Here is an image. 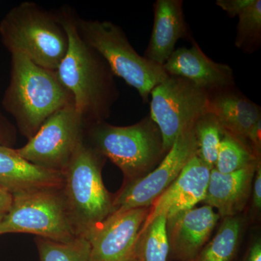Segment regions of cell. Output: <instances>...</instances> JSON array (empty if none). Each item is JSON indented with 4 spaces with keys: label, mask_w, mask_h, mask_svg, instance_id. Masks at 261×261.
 Returning a JSON list of instances; mask_svg holds the SVG:
<instances>
[{
    "label": "cell",
    "mask_w": 261,
    "mask_h": 261,
    "mask_svg": "<svg viewBox=\"0 0 261 261\" xmlns=\"http://www.w3.org/2000/svg\"><path fill=\"white\" fill-rule=\"evenodd\" d=\"M207 112L216 116L225 130L248 145L250 132L261 120L260 108L230 89L210 94Z\"/></svg>",
    "instance_id": "cell-18"
},
{
    "label": "cell",
    "mask_w": 261,
    "mask_h": 261,
    "mask_svg": "<svg viewBox=\"0 0 261 261\" xmlns=\"http://www.w3.org/2000/svg\"><path fill=\"white\" fill-rule=\"evenodd\" d=\"M197 154L210 169H214L220 143L225 130L212 113L207 112L200 116L195 123Z\"/></svg>",
    "instance_id": "cell-23"
},
{
    "label": "cell",
    "mask_w": 261,
    "mask_h": 261,
    "mask_svg": "<svg viewBox=\"0 0 261 261\" xmlns=\"http://www.w3.org/2000/svg\"><path fill=\"white\" fill-rule=\"evenodd\" d=\"M220 218L217 212L207 205L168 218V260H192L208 242Z\"/></svg>",
    "instance_id": "cell-12"
},
{
    "label": "cell",
    "mask_w": 261,
    "mask_h": 261,
    "mask_svg": "<svg viewBox=\"0 0 261 261\" xmlns=\"http://www.w3.org/2000/svg\"><path fill=\"white\" fill-rule=\"evenodd\" d=\"M211 171L198 156L192 158L176 179L154 201L141 228L147 227L161 215H166L168 219L203 202Z\"/></svg>",
    "instance_id": "cell-13"
},
{
    "label": "cell",
    "mask_w": 261,
    "mask_h": 261,
    "mask_svg": "<svg viewBox=\"0 0 261 261\" xmlns=\"http://www.w3.org/2000/svg\"><path fill=\"white\" fill-rule=\"evenodd\" d=\"M62 171L29 162L13 149L0 145V186L12 195L42 190H62Z\"/></svg>",
    "instance_id": "cell-15"
},
{
    "label": "cell",
    "mask_w": 261,
    "mask_h": 261,
    "mask_svg": "<svg viewBox=\"0 0 261 261\" xmlns=\"http://www.w3.org/2000/svg\"><path fill=\"white\" fill-rule=\"evenodd\" d=\"M195 122L179 132L171 149L153 171L140 179L122 185L113 195V213L150 207L167 190L187 163L197 154Z\"/></svg>",
    "instance_id": "cell-10"
},
{
    "label": "cell",
    "mask_w": 261,
    "mask_h": 261,
    "mask_svg": "<svg viewBox=\"0 0 261 261\" xmlns=\"http://www.w3.org/2000/svg\"><path fill=\"white\" fill-rule=\"evenodd\" d=\"M257 163L228 174L220 173L215 168L211 170L205 205L217 211L223 219L238 216L250 200Z\"/></svg>",
    "instance_id": "cell-16"
},
{
    "label": "cell",
    "mask_w": 261,
    "mask_h": 261,
    "mask_svg": "<svg viewBox=\"0 0 261 261\" xmlns=\"http://www.w3.org/2000/svg\"><path fill=\"white\" fill-rule=\"evenodd\" d=\"M163 68L168 75L186 79L210 94L230 89L233 84L231 67L212 61L195 42L190 48L175 49Z\"/></svg>",
    "instance_id": "cell-14"
},
{
    "label": "cell",
    "mask_w": 261,
    "mask_h": 261,
    "mask_svg": "<svg viewBox=\"0 0 261 261\" xmlns=\"http://www.w3.org/2000/svg\"><path fill=\"white\" fill-rule=\"evenodd\" d=\"M149 209L115 211L87 233L90 261H128Z\"/></svg>",
    "instance_id": "cell-11"
},
{
    "label": "cell",
    "mask_w": 261,
    "mask_h": 261,
    "mask_svg": "<svg viewBox=\"0 0 261 261\" xmlns=\"http://www.w3.org/2000/svg\"><path fill=\"white\" fill-rule=\"evenodd\" d=\"M11 57V76L3 105L29 140L51 115L74 101L57 70L39 66L23 55Z\"/></svg>",
    "instance_id": "cell-2"
},
{
    "label": "cell",
    "mask_w": 261,
    "mask_h": 261,
    "mask_svg": "<svg viewBox=\"0 0 261 261\" xmlns=\"http://www.w3.org/2000/svg\"><path fill=\"white\" fill-rule=\"evenodd\" d=\"M242 228L243 224L238 216L224 218L212 240L190 261H233Z\"/></svg>",
    "instance_id": "cell-21"
},
{
    "label": "cell",
    "mask_w": 261,
    "mask_h": 261,
    "mask_svg": "<svg viewBox=\"0 0 261 261\" xmlns=\"http://www.w3.org/2000/svg\"><path fill=\"white\" fill-rule=\"evenodd\" d=\"M0 34L11 55H23L47 69L57 70L68 50V35L56 12L32 2L10 10L0 23Z\"/></svg>",
    "instance_id": "cell-4"
},
{
    "label": "cell",
    "mask_w": 261,
    "mask_h": 261,
    "mask_svg": "<svg viewBox=\"0 0 261 261\" xmlns=\"http://www.w3.org/2000/svg\"><path fill=\"white\" fill-rule=\"evenodd\" d=\"M210 93L192 82L169 75L151 91V119L162 136L167 153L183 128L207 112Z\"/></svg>",
    "instance_id": "cell-8"
},
{
    "label": "cell",
    "mask_w": 261,
    "mask_h": 261,
    "mask_svg": "<svg viewBox=\"0 0 261 261\" xmlns=\"http://www.w3.org/2000/svg\"><path fill=\"white\" fill-rule=\"evenodd\" d=\"M166 222V215H161L147 227L141 228L128 261H168Z\"/></svg>",
    "instance_id": "cell-20"
},
{
    "label": "cell",
    "mask_w": 261,
    "mask_h": 261,
    "mask_svg": "<svg viewBox=\"0 0 261 261\" xmlns=\"http://www.w3.org/2000/svg\"><path fill=\"white\" fill-rule=\"evenodd\" d=\"M13 202V195L0 186V223L9 211Z\"/></svg>",
    "instance_id": "cell-26"
},
{
    "label": "cell",
    "mask_w": 261,
    "mask_h": 261,
    "mask_svg": "<svg viewBox=\"0 0 261 261\" xmlns=\"http://www.w3.org/2000/svg\"><path fill=\"white\" fill-rule=\"evenodd\" d=\"M106 161L84 140L63 171L62 192L77 237L84 238L113 213V195L105 187L102 176Z\"/></svg>",
    "instance_id": "cell-5"
},
{
    "label": "cell",
    "mask_w": 261,
    "mask_h": 261,
    "mask_svg": "<svg viewBox=\"0 0 261 261\" xmlns=\"http://www.w3.org/2000/svg\"><path fill=\"white\" fill-rule=\"evenodd\" d=\"M84 142L121 169L123 185L144 177L166 156L159 127L145 117L128 126H116L106 121L87 125Z\"/></svg>",
    "instance_id": "cell-3"
},
{
    "label": "cell",
    "mask_w": 261,
    "mask_h": 261,
    "mask_svg": "<svg viewBox=\"0 0 261 261\" xmlns=\"http://www.w3.org/2000/svg\"><path fill=\"white\" fill-rule=\"evenodd\" d=\"M252 207L257 213L261 209V161L257 163L252 187Z\"/></svg>",
    "instance_id": "cell-25"
},
{
    "label": "cell",
    "mask_w": 261,
    "mask_h": 261,
    "mask_svg": "<svg viewBox=\"0 0 261 261\" xmlns=\"http://www.w3.org/2000/svg\"><path fill=\"white\" fill-rule=\"evenodd\" d=\"M75 23L84 42L102 57L113 75L139 92L144 102L148 101L151 91L169 76L163 66L138 54L121 27L112 22L76 14Z\"/></svg>",
    "instance_id": "cell-6"
},
{
    "label": "cell",
    "mask_w": 261,
    "mask_h": 261,
    "mask_svg": "<svg viewBox=\"0 0 261 261\" xmlns=\"http://www.w3.org/2000/svg\"><path fill=\"white\" fill-rule=\"evenodd\" d=\"M260 161L252 153L250 146L225 130L220 143L215 169L228 174L256 164Z\"/></svg>",
    "instance_id": "cell-22"
},
{
    "label": "cell",
    "mask_w": 261,
    "mask_h": 261,
    "mask_svg": "<svg viewBox=\"0 0 261 261\" xmlns=\"http://www.w3.org/2000/svg\"><path fill=\"white\" fill-rule=\"evenodd\" d=\"M35 243L39 261H90V245L82 237L68 243L37 237Z\"/></svg>",
    "instance_id": "cell-24"
},
{
    "label": "cell",
    "mask_w": 261,
    "mask_h": 261,
    "mask_svg": "<svg viewBox=\"0 0 261 261\" xmlns=\"http://www.w3.org/2000/svg\"><path fill=\"white\" fill-rule=\"evenodd\" d=\"M0 145H2V143H1V137H0Z\"/></svg>",
    "instance_id": "cell-28"
},
{
    "label": "cell",
    "mask_w": 261,
    "mask_h": 261,
    "mask_svg": "<svg viewBox=\"0 0 261 261\" xmlns=\"http://www.w3.org/2000/svg\"><path fill=\"white\" fill-rule=\"evenodd\" d=\"M56 13L68 38V50L57 69L60 80L87 125L106 121L117 96L113 73L102 57L80 37L74 10L64 7Z\"/></svg>",
    "instance_id": "cell-1"
},
{
    "label": "cell",
    "mask_w": 261,
    "mask_h": 261,
    "mask_svg": "<svg viewBox=\"0 0 261 261\" xmlns=\"http://www.w3.org/2000/svg\"><path fill=\"white\" fill-rule=\"evenodd\" d=\"M216 5L231 18L238 17L235 39L237 47L247 51L260 44V0H218Z\"/></svg>",
    "instance_id": "cell-19"
},
{
    "label": "cell",
    "mask_w": 261,
    "mask_h": 261,
    "mask_svg": "<svg viewBox=\"0 0 261 261\" xmlns=\"http://www.w3.org/2000/svg\"><path fill=\"white\" fill-rule=\"evenodd\" d=\"M7 233H33L60 243L77 238L62 190L13 195L11 207L0 223V235Z\"/></svg>",
    "instance_id": "cell-7"
},
{
    "label": "cell",
    "mask_w": 261,
    "mask_h": 261,
    "mask_svg": "<svg viewBox=\"0 0 261 261\" xmlns=\"http://www.w3.org/2000/svg\"><path fill=\"white\" fill-rule=\"evenodd\" d=\"M86 127L74 103L68 105L51 115L17 152L34 164L63 172L83 142Z\"/></svg>",
    "instance_id": "cell-9"
},
{
    "label": "cell",
    "mask_w": 261,
    "mask_h": 261,
    "mask_svg": "<svg viewBox=\"0 0 261 261\" xmlns=\"http://www.w3.org/2000/svg\"><path fill=\"white\" fill-rule=\"evenodd\" d=\"M247 261H261L260 240L255 242L247 254Z\"/></svg>",
    "instance_id": "cell-27"
},
{
    "label": "cell",
    "mask_w": 261,
    "mask_h": 261,
    "mask_svg": "<svg viewBox=\"0 0 261 261\" xmlns=\"http://www.w3.org/2000/svg\"><path fill=\"white\" fill-rule=\"evenodd\" d=\"M181 0H157L152 34L145 58L163 66L175 51L178 39L187 35Z\"/></svg>",
    "instance_id": "cell-17"
}]
</instances>
